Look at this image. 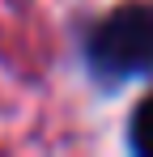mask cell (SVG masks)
<instances>
[{"label": "cell", "instance_id": "6da1fadb", "mask_svg": "<svg viewBox=\"0 0 153 157\" xmlns=\"http://www.w3.org/2000/svg\"><path fill=\"white\" fill-rule=\"evenodd\" d=\"M89 55L111 77H140L153 68V9L145 4H119L98 30Z\"/></svg>", "mask_w": 153, "mask_h": 157}, {"label": "cell", "instance_id": "7a4b0ae2", "mask_svg": "<svg viewBox=\"0 0 153 157\" xmlns=\"http://www.w3.org/2000/svg\"><path fill=\"white\" fill-rule=\"evenodd\" d=\"M132 149L140 157H153V98H145L132 115Z\"/></svg>", "mask_w": 153, "mask_h": 157}]
</instances>
